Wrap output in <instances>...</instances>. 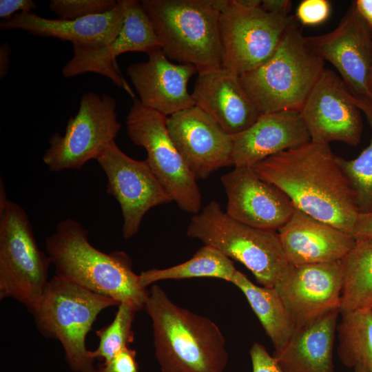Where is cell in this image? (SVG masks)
<instances>
[{"mask_svg": "<svg viewBox=\"0 0 372 372\" xmlns=\"http://www.w3.org/2000/svg\"><path fill=\"white\" fill-rule=\"evenodd\" d=\"M251 167L296 208L350 234L359 211L350 183L329 145L311 141Z\"/></svg>", "mask_w": 372, "mask_h": 372, "instance_id": "obj_1", "label": "cell"}, {"mask_svg": "<svg viewBox=\"0 0 372 372\" xmlns=\"http://www.w3.org/2000/svg\"><path fill=\"white\" fill-rule=\"evenodd\" d=\"M144 309L161 372H225L226 340L213 320L177 305L157 285L150 287Z\"/></svg>", "mask_w": 372, "mask_h": 372, "instance_id": "obj_2", "label": "cell"}, {"mask_svg": "<svg viewBox=\"0 0 372 372\" xmlns=\"http://www.w3.org/2000/svg\"><path fill=\"white\" fill-rule=\"evenodd\" d=\"M87 235V230L72 218L58 223L45 242L55 275L137 311L144 309L149 290L133 271L130 258L121 251H99L90 243Z\"/></svg>", "mask_w": 372, "mask_h": 372, "instance_id": "obj_3", "label": "cell"}, {"mask_svg": "<svg viewBox=\"0 0 372 372\" xmlns=\"http://www.w3.org/2000/svg\"><path fill=\"white\" fill-rule=\"evenodd\" d=\"M164 54L198 73L222 68L219 17L227 0H142Z\"/></svg>", "mask_w": 372, "mask_h": 372, "instance_id": "obj_4", "label": "cell"}, {"mask_svg": "<svg viewBox=\"0 0 372 372\" xmlns=\"http://www.w3.org/2000/svg\"><path fill=\"white\" fill-rule=\"evenodd\" d=\"M324 70V61L311 48L295 17L273 55L239 81L262 114L300 112Z\"/></svg>", "mask_w": 372, "mask_h": 372, "instance_id": "obj_5", "label": "cell"}, {"mask_svg": "<svg viewBox=\"0 0 372 372\" xmlns=\"http://www.w3.org/2000/svg\"><path fill=\"white\" fill-rule=\"evenodd\" d=\"M119 302L54 275L32 313L39 331L58 340L74 372H95L94 360L86 349L88 332L98 315Z\"/></svg>", "mask_w": 372, "mask_h": 372, "instance_id": "obj_6", "label": "cell"}, {"mask_svg": "<svg viewBox=\"0 0 372 372\" xmlns=\"http://www.w3.org/2000/svg\"><path fill=\"white\" fill-rule=\"evenodd\" d=\"M186 235L245 265L263 287H274L291 266L278 231L237 221L224 212L216 200L192 217Z\"/></svg>", "mask_w": 372, "mask_h": 372, "instance_id": "obj_7", "label": "cell"}, {"mask_svg": "<svg viewBox=\"0 0 372 372\" xmlns=\"http://www.w3.org/2000/svg\"><path fill=\"white\" fill-rule=\"evenodd\" d=\"M51 260L34 238L25 211L0 189V300L12 298L32 313L49 282Z\"/></svg>", "mask_w": 372, "mask_h": 372, "instance_id": "obj_8", "label": "cell"}, {"mask_svg": "<svg viewBox=\"0 0 372 372\" xmlns=\"http://www.w3.org/2000/svg\"><path fill=\"white\" fill-rule=\"evenodd\" d=\"M126 118L127 134L147 152L145 161L178 207L196 214L202 205L197 180L174 143L167 116L144 106L134 97Z\"/></svg>", "mask_w": 372, "mask_h": 372, "instance_id": "obj_9", "label": "cell"}, {"mask_svg": "<svg viewBox=\"0 0 372 372\" xmlns=\"http://www.w3.org/2000/svg\"><path fill=\"white\" fill-rule=\"evenodd\" d=\"M295 15L283 16L261 6L227 0L219 17L222 67L238 75L251 71L274 53Z\"/></svg>", "mask_w": 372, "mask_h": 372, "instance_id": "obj_10", "label": "cell"}, {"mask_svg": "<svg viewBox=\"0 0 372 372\" xmlns=\"http://www.w3.org/2000/svg\"><path fill=\"white\" fill-rule=\"evenodd\" d=\"M116 101L109 94L89 92L81 99L76 114L68 121L63 135L55 133L43 161L52 172L76 169L97 159L121 128L116 112Z\"/></svg>", "mask_w": 372, "mask_h": 372, "instance_id": "obj_11", "label": "cell"}, {"mask_svg": "<svg viewBox=\"0 0 372 372\" xmlns=\"http://www.w3.org/2000/svg\"><path fill=\"white\" fill-rule=\"evenodd\" d=\"M96 160L107 177V193L120 205L125 239L138 233L150 209L173 201L147 161L128 156L114 141Z\"/></svg>", "mask_w": 372, "mask_h": 372, "instance_id": "obj_12", "label": "cell"}, {"mask_svg": "<svg viewBox=\"0 0 372 372\" xmlns=\"http://www.w3.org/2000/svg\"><path fill=\"white\" fill-rule=\"evenodd\" d=\"M299 112L311 141L359 144L362 123L356 97L333 70L324 68Z\"/></svg>", "mask_w": 372, "mask_h": 372, "instance_id": "obj_13", "label": "cell"}, {"mask_svg": "<svg viewBox=\"0 0 372 372\" xmlns=\"http://www.w3.org/2000/svg\"><path fill=\"white\" fill-rule=\"evenodd\" d=\"M306 40L324 61L334 66L354 96L372 104L369 86L371 29L353 3L334 30L322 35L306 37Z\"/></svg>", "mask_w": 372, "mask_h": 372, "instance_id": "obj_14", "label": "cell"}, {"mask_svg": "<svg viewBox=\"0 0 372 372\" xmlns=\"http://www.w3.org/2000/svg\"><path fill=\"white\" fill-rule=\"evenodd\" d=\"M341 261L292 265L274 286L296 328L340 309Z\"/></svg>", "mask_w": 372, "mask_h": 372, "instance_id": "obj_15", "label": "cell"}, {"mask_svg": "<svg viewBox=\"0 0 372 372\" xmlns=\"http://www.w3.org/2000/svg\"><path fill=\"white\" fill-rule=\"evenodd\" d=\"M159 48V40L143 7L130 2L125 5L124 22L114 39L96 49L73 45V56L63 66L62 74L72 78L87 72L99 74L123 87L134 99L133 92L118 72L116 57L128 52L148 54Z\"/></svg>", "mask_w": 372, "mask_h": 372, "instance_id": "obj_16", "label": "cell"}, {"mask_svg": "<svg viewBox=\"0 0 372 372\" xmlns=\"http://www.w3.org/2000/svg\"><path fill=\"white\" fill-rule=\"evenodd\" d=\"M166 123L174 143L196 180L233 165L231 135L196 105L167 116Z\"/></svg>", "mask_w": 372, "mask_h": 372, "instance_id": "obj_17", "label": "cell"}, {"mask_svg": "<svg viewBox=\"0 0 372 372\" xmlns=\"http://www.w3.org/2000/svg\"><path fill=\"white\" fill-rule=\"evenodd\" d=\"M227 198L226 213L249 226L278 231L289 219L295 207L277 187L261 179L252 167H234L223 175Z\"/></svg>", "mask_w": 372, "mask_h": 372, "instance_id": "obj_18", "label": "cell"}, {"mask_svg": "<svg viewBox=\"0 0 372 372\" xmlns=\"http://www.w3.org/2000/svg\"><path fill=\"white\" fill-rule=\"evenodd\" d=\"M147 55V61L132 63L127 68L141 103L167 117L194 106L187 83L198 73L196 68L171 62L161 49Z\"/></svg>", "mask_w": 372, "mask_h": 372, "instance_id": "obj_19", "label": "cell"}, {"mask_svg": "<svg viewBox=\"0 0 372 372\" xmlns=\"http://www.w3.org/2000/svg\"><path fill=\"white\" fill-rule=\"evenodd\" d=\"M192 96L195 105L231 136L245 131L262 115L241 85L239 75L223 67L198 73Z\"/></svg>", "mask_w": 372, "mask_h": 372, "instance_id": "obj_20", "label": "cell"}, {"mask_svg": "<svg viewBox=\"0 0 372 372\" xmlns=\"http://www.w3.org/2000/svg\"><path fill=\"white\" fill-rule=\"evenodd\" d=\"M231 138L234 167H251L269 156L311 142L300 112L290 110L262 114L251 126Z\"/></svg>", "mask_w": 372, "mask_h": 372, "instance_id": "obj_21", "label": "cell"}, {"mask_svg": "<svg viewBox=\"0 0 372 372\" xmlns=\"http://www.w3.org/2000/svg\"><path fill=\"white\" fill-rule=\"evenodd\" d=\"M124 18V1L119 0L109 12L76 19H48L32 12L19 13L1 21L0 29H20L34 36L56 38L73 45L96 49L114 39Z\"/></svg>", "mask_w": 372, "mask_h": 372, "instance_id": "obj_22", "label": "cell"}, {"mask_svg": "<svg viewBox=\"0 0 372 372\" xmlns=\"http://www.w3.org/2000/svg\"><path fill=\"white\" fill-rule=\"evenodd\" d=\"M278 232L287 259L292 265L340 261L355 243L351 234L296 207Z\"/></svg>", "mask_w": 372, "mask_h": 372, "instance_id": "obj_23", "label": "cell"}, {"mask_svg": "<svg viewBox=\"0 0 372 372\" xmlns=\"http://www.w3.org/2000/svg\"><path fill=\"white\" fill-rule=\"evenodd\" d=\"M340 309L296 328L288 341L272 356L283 372H335L333 343Z\"/></svg>", "mask_w": 372, "mask_h": 372, "instance_id": "obj_24", "label": "cell"}, {"mask_svg": "<svg viewBox=\"0 0 372 372\" xmlns=\"http://www.w3.org/2000/svg\"><path fill=\"white\" fill-rule=\"evenodd\" d=\"M231 282L246 297L275 350L281 348L290 338L296 327L276 289L257 286L238 270Z\"/></svg>", "mask_w": 372, "mask_h": 372, "instance_id": "obj_25", "label": "cell"}, {"mask_svg": "<svg viewBox=\"0 0 372 372\" xmlns=\"http://www.w3.org/2000/svg\"><path fill=\"white\" fill-rule=\"evenodd\" d=\"M340 261V313L372 309V238L355 239L353 247Z\"/></svg>", "mask_w": 372, "mask_h": 372, "instance_id": "obj_26", "label": "cell"}, {"mask_svg": "<svg viewBox=\"0 0 372 372\" xmlns=\"http://www.w3.org/2000/svg\"><path fill=\"white\" fill-rule=\"evenodd\" d=\"M236 271L231 259L216 248L205 245L186 262L166 269L143 271L139 276L141 285L146 288L161 280L202 277L231 282Z\"/></svg>", "mask_w": 372, "mask_h": 372, "instance_id": "obj_27", "label": "cell"}, {"mask_svg": "<svg viewBox=\"0 0 372 372\" xmlns=\"http://www.w3.org/2000/svg\"><path fill=\"white\" fill-rule=\"evenodd\" d=\"M337 324L338 355L344 366L372 372V309L341 313Z\"/></svg>", "mask_w": 372, "mask_h": 372, "instance_id": "obj_28", "label": "cell"}, {"mask_svg": "<svg viewBox=\"0 0 372 372\" xmlns=\"http://www.w3.org/2000/svg\"><path fill=\"white\" fill-rule=\"evenodd\" d=\"M372 129V104L356 98ZM338 161L353 191L359 213L372 211V136L369 145L352 160L338 156Z\"/></svg>", "mask_w": 372, "mask_h": 372, "instance_id": "obj_29", "label": "cell"}, {"mask_svg": "<svg viewBox=\"0 0 372 372\" xmlns=\"http://www.w3.org/2000/svg\"><path fill=\"white\" fill-rule=\"evenodd\" d=\"M137 311L130 304L120 303L113 321L96 331L99 344L94 351H89V356L105 362L132 343L134 340L132 324Z\"/></svg>", "mask_w": 372, "mask_h": 372, "instance_id": "obj_30", "label": "cell"}, {"mask_svg": "<svg viewBox=\"0 0 372 372\" xmlns=\"http://www.w3.org/2000/svg\"><path fill=\"white\" fill-rule=\"evenodd\" d=\"M117 4L114 0H51L50 9L63 19H76L105 13Z\"/></svg>", "mask_w": 372, "mask_h": 372, "instance_id": "obj_31", "label": "cell"}, {"mask_svg": "<svg viewBox=\"0 0 372 372\" xmlns=\"http://www.w3.org/2000/svg\"><path fill=\"white\" fill-rule=\"evenodd\" d=\"M331 4L327 0H304L299 4L296 18L304 25H315L327 19Z\"/></svg>", "mask_w": 372, "mask_h": 372, "instance_id": "obj_32", "label": "cell"}, {"mask_svg": "<svg viewBox=\"0 0 372 372\" xmlns=\"http://www.w3.org/2000/svg\"><path fill=\"white\" fill-rule=\"evenodd\" d=\"M95 372H139L136 351L127 347L109 361L99 364Z\"/></svg>", "mask_w": 372, "mask_h": 372, "instance_id": "obj_33", "label": "cell"}, {"mask_svg": "<svg viewBox=\"0 0 372 372\" xmlns=\"http://www.w3.org/2000/svg\"><path fill=\"white\" fill-rule=\"evenodd\" d=\"M249 355L252 372H283L272 355L258 342H254L250 348Z\"/></svg>", "mask_w": 372, "mask_h": 372, "instance_id": "obj_34", "label": "cell"}, {"mask_svg": "<svg viewBox=\"0 0 372 372\" xmlns=\"http://www.w3.org/2000/svg\"><path fill=\"white\" fill-rule=\"evenodd\" d=\"M37 8L36 3L32 0H1L0 17L6 20L19 13L31 12Z\"/></svg>", "mask_w": 372, "mask_h": 372, "instance_id": "obj_35", "label": "cell"}, {"mask_svg": "<svg viewBox=\"0 0 372 372\" xmlns=\"http://www.w3.org/2000/svg\"><path fill=\"white\" fill-rule=\"evenodd\" d=\"M350 234L355 239L372 238V211L358 213Z\"/></svg>", "mask_w": 372, "mask_h": 372, "instance_id": "obj_36", "label": "cell"}, {"mask_svg": "<svg viewBox=\"0 0 372 372\" xmlns=\"http://www.w3.org/2000/svg\"><path fill=\"white\" fill-rule=\"evenodd\" d=\"M260 6L267 12L288 16L290 15L292 2L289 0H262Z\"/></svg>", "mask_w": 372, "mask_h": 372, "instance_id": "obj_37", "label": "cell"}, {"mask_svg": "<svg viewBox=\"0 0 372 372\" xmlns=\"http://www.w3.org/2000/svg\"><path fill=\"white\" fill-rule=\"evenodd\" d=\"M353 3L360 15L372 30V0H357Z\"/></svg>", "mask_w": 372, "mask_h": 372, "instance_id": "obj_38", "label": "cell"}, {"mask_svg": "<svg viewBox=\"0 0 372 372\" xmlns=\"http://www.w3.org/2000/svg\"><path fill=\"white\" fill-rule=\"evenodd\" d=\"M11 49L8 43H3L0 46V78L3 79L8 72L10 63Z\"/></svg>", "mask_w": 372, "mask_h": 372, "instance_id": "obj_39", "label": "cell"}, {"mask_svg": "<svg viewBox=\"0 0 372 372\" xmlns=\"http://www.w3.org/2000/svg\"><path fill=\"white\" fill-rule=\"evenodd\" d=\"M355 372H366V371L361 366H356L354 368Z\"/></svg>", "mask_w": 372, "mask_h": 372, "instance_id": "obj_40", "label": "cell"}, {"mask_svg": "<svg viewBox=\"0 0 372 372\" xmlns=\"http://www.w3.org/2000/svg\"><path fill=\"white\" fill-rule=\"evenodd\" d=\"M369 86H370L371 92L372 94V66H371V75H370Z\"/></svg>", "mask_w": 372, "mask_h": 372, "instance_id": "obj_41", "label": "cell"}]
</instances>
